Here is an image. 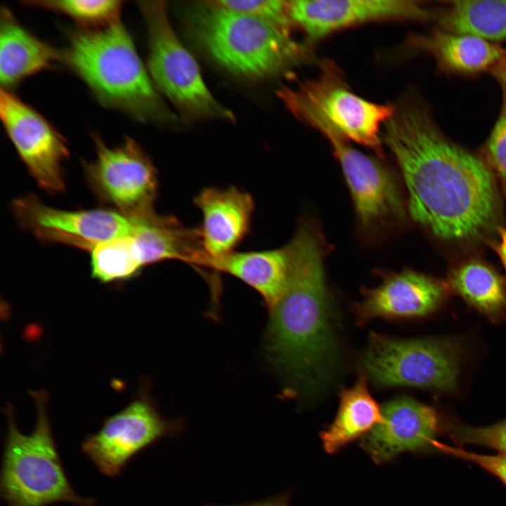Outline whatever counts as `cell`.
<instances>
[{
	"label": "cell",
	"mask_w": 506,
	"mask_h": 506,
	"mask_svg": "<svg viewBox=\"0 0 506 506\" xmlns=\"http://www.w3.org/2000/svg\"><path fill=\"white\" fill-rule=\"evenodd\" d=\"M383 138L402 171L412 218L434 236L478 242L500 226L493 174L483 160L449 141L422 104L394 112Z\"/></svg>",
	"instance_id": "6da1fadb"
},
{
	"label": "cell",
	"mask_w": 506,
	"mask_h": 506,
	"mask_svg": "<svg viewBox=\"0 0 506 506\" xmlns=\"http://www.w3.org/2000/svg\"><path fill=\"white\" fill-rule=\"evenodd\" d=\"M289 275L270 309L266 349L275 365L307 391L331 379L337 350L330 320L324 271V243L317 227L301 221L287 245Z\"/></svg>",
	"instance_id": "7a4b0ae2"
},
{
	"label": "cell",
	"mask_w": 506,
	"mask_h": 506,
	"mask_svg": "<svg viewBox=\"0 0 506 506\" xmlns=\"http://www.w3.org/2000/svg\"><path fill=\"white\" fill-rule=\"evenodd\" d=\"M58 52V61L84 83L103 106L143 123L176 119L121 20L100 28L74 30Z\"/></svg>",
	"instance_id": "3957f363"
},
{
	"label": "cell",
	"mask_w": 506,
	"mask_h": 506,
	"mask_svg": "<svg viewBox=\"0 0 506 506\" xmlns=\"http://www.w3.org/2000/svg\"><path fill=\"white\" fill-rule=\"evenodd\" d=\"M184 13L188 30L196 44L236 75L252 79L275 77L307 56L305 46L290 34L214 1L192 4Z\"/></svg>",
	"instance_id": "277c9868"
},
{
	"label": "cell",
	"mask_w": 506,
	"mask_h": 506,
	"mask_svg": "<svg viewBox=\"0 0 506 506\" xmlns=\"http://www.w3.org/2000/svg\"><path fill=\"white\" fill-rule=\"evenodd\" d=\"M36 406L35 425L22 433L14 409H4L6 432L0 472V494L8 506H50L67 502L93 506V498L78 494L61 461L47 412V394L30 391Z\"/></svg>",
	"instance_id": "5b68a950"
},
{
	"label": "cell",
	"mask_w": 506,
	"mask_h": 506,
	"mask_svg": "<svg viewBox=\"0 0 506 506\" xmlns=\"http://www.w3.org/2000/svg\"><path fill=\"white\" fill-rule=\"evenodd\" d=\"M314 79L277 91L286 108L299 119L320 132L331 131L365 145L383 157L379 135L394 109L366 100L351 92L332 66L325 65Z\"/></svg>",
	"instance_id": "8992f818"
},
{
	"label": "cell",
	"mask_w": 506,
	"mask_h": 506,
	"mask_svg": "<svg viewBox=\"0 0 506 506\" xmlns=\"http://www.w3.org/2000/svg\"><path fill=\"white\" fill-rule=\"evenodd\" d=\"M148 37V67L158 91L189 120L233 121V113L210 93L199 66L183 46L169 22L164 1H138Z\"/></svg>",
	"instance_id": "52a82bcc"
},
{
	"label": "cell",
	"mask_w": 506,
	"mask_h": 506,
	"mask_svg": "<svg viewBox=\"0 0 506 506\" xmlns=\"http://www.w3.org/2000/svg\"><path fill=\"white\" fill-rule=\"evenodd\" d=\"M459 349L450 339H397L372 334L363 365L377 384L455 389Z\"/></svg>",
	"instance_id": "ba28073f"
},
{
	"label": "cell",
	"mask_w": 506,
	"mask_h": 506,
	"mask_svg": "<svg viewBox=\"0 0 506 506\" xmlns=\"http://www.w3.org/2000/svg\"><path fill=\"white\" fill-rule=\"evenodd\" d=\"M96 158L84 162L86 180L103 202L135 217L153 209L158 188L157 172L150 157L132 138L108 146L93 134Z\"/></svg>",
	"instance_id": "9c48e42d"
},
{
	"label": "cell",
	"mask_w": 506,
	"mask_h": 506,
	"mask_svg": "<svg viewBox=\"0 0 506 506\" xmlns=\"http://www.w3.org/2000/svg\"><path fill=\"white\" fill-rule=\"evenodd\" d=\"M181 427L179 421L162 416L141 390L122 410L106 417L98 431L87 435L81 448L101 474L115 477L138 453L176 436Z\"/></svg>",
	"instance_id": "30bf717a"
},
{
	"label": "cell",
	"mask_w": 506,
	"mask_h": 506,
	"mask_svg": "<svg viewBox=\"0 0 506 506\" xmlns=\"http://www.w3.org/2000/svg\"><path fill=\"white\" fill-rule=\"evenodd\" d=\"M13 213L39 240L90 252L98 244L133 234L134 221L114 209L64 210L45 205L34 195L12 202Z\"/></svg>",
	"instance_id": "8fae6325"
},
{
	"label": "cell",
	"mask_w": 506,
	"mask_h": 506,
	"mask_svg": "<svg viewBox=\"0 0 506 506\" xmlns=\"http://www.w3.org/2000/svg\"><path fill=\"white\" fill-rule=\"evenodd\" d=\"M0 117L7 136L38 185L51 193L63 191V164L69 150L63 136L10 90L1 89Z\"/></svg>",
	"instance_id": "7c38bea8"
},
{
	"label": "cell",
	"mask_w": 506,
	"mask_h": 506,
	"mask_svg": "<svg viewBox=\"0 0 506 506\" xmlns=\"http://www.w3.org/2000/svg\"><path fill=\"white\" fill-rule=\"evenodd\" d=\"M322 134L330 143L341 165L361 224L371 228L403 220L406 213L402 197L389 170L349 145L339 134L330 131Z\"/></svg>",
	"instance_id": "4fadbf2b"
},
{
	"label": "cell",
	"mask_w": 506,
	"mask_h": 506,
	"mask_svg": "<svg viewBox=\"0 0 506 506\" xmlns=\"http://www.w3.org/2000/svg\"><path fill=\"white\" fill-rule=\"evenodd\" d=\"M441 427L433 408L400 397L384 405L380 422L361 439L360 446L376 464H384L403 453L433 450Z\"/></svg>",
	"instance_id": "5bb4252c"
},
{
	"label": "cell",
	"mask_w": 506,
	"mask_h": 506,
	"mask_svg": "<svg viewBox=\"0 0 506 506\" xmlns=\"http://www.w3.org/2000/svg\"><path fill=\"white\" fill-rule=\"evenodd\" d=\"M288 5L294 25L304 30L309 42L361 23L429 16L420 3L407 0H297Z\"/></svg>",
	"instance_id": "9a60e30c"
},
{
	"label": "cell",
	"mask_w": 506,
	"mask_h": 506,
	"mask_svg": "<svg viewBox=\"0 0 506 506\" xmlns=\"http://www.w3.org/2000/svg\"><path fill=\"white\" fill-rule=\"evenodd\" d=\"M449 290L446 282L405 270L387 276L379 285L365 290L356 311L361 321L375 317L424 316L443 304Z\"/></svg>",
	"instance_id": "2e32d148"
},
{
	"label": "cell",
	"mask_w": 506,
	"mask_h": 506,
	"mask_svg": "<svg viewBox=\"0 0 506 506\" xmlns=\"http://www.w3.org/2000/svg\"><path fill=\"white\" fill-rule=\"evenodd\" d=\"M193 202L202 216L199 228L206 256L218 259L234 252L250 231L254 210L251 195L235 187H209Z\"/></svg>",
	"instance_id": "e0dca14e"
},
{
	"label": "cell",
	"mask_w": 506,
	"mask_h": 506,
	"mask_svg": "<svg viewBox=\"0 0 506 506\" xmlns=\"http://www.w3.org/2000/svg\"><path fill=\"white\" fill-rule=\"evenodd\" d=\"M59 52L21 25L6 7L0 11L1 89L9 90L58 61Z\"/></svg>",
	"instance_id": "ac0fdd59"
},
{
	"label": "cell",
	"mask_w": 506,
	"mask_h": 506,
	"mask_svg": "<svg viewBox=\"0 0 506 506\" xmlns=\"http://www.w3.org/2000/svg\"><path fill=\"white\" fill-rule=\"evenodd\" d=\"M204 268L230 274L254 288L271 309L283 294L290 270V254L281 248L234 252L218 259L205 258Z\"/></svg>",
	"instance_id": "d6986e66"
},
{
	"label": "cell",
	"mask_w": 506,
	"mask_h": 506,
	"mask_svg": "<svg viewBox=\"0 0 506 506\" xmlns=\"http://www.w3.org/2000/svg\"><path fill=\"white\" fill-rule=\"evenodd\" d=\"M382 419V411L370 394L365 377L350 389H342L332 422L320 432L324 450L334 454L366 435Z\"/></svg>",
	"instance_id": "ffe728a7"
},
{
	"label": "cell",
	"mask_w": 506,
	"mask_h": 506,
	"mask_svg": "<svg viewBox=\"0 0 506 506\" xmlns=\"http://www.w3.org/2000/svg\"><path fill=\"white\" fill-rule=\"evenodd\" d=\"M449 290L470 306L496 323L506 316V287L502 278L490 265L469 259L450 269L446 282Z\"/></svg>",
	"instance_id": "44dd1931"
},
{
	"label": "cell",
	"mask_w": 506,
	"mask_h": 506,
	"mask_svg": "<svg viewBox=\"0 0 506 506\" xmlns=\"http://www.w3.org/2000/svg\"><path fill=\"white\" fill-rule=\"evenodd\" d=\"M412 41L446 67L462 73H476L496 65L505 54L491 42L443 30L415 37Z\"/></svg>",
	"instance_id": "7402d4cb"
},
{
	"label": "cell",
	"mask_w": 506,
	"mask_h": 506,
	"mask_svg": "<svg viewBox=\"0 0 506 506\" xmlns=\"http://www.w3.org/2000/svg\"><path fill=\"white\" fill-rule=\"evenodd\" d=\"M442 30L488 42L506 39V0H459L439 13Z\"/></svg>",
	"instance_id": "603a6c76"
},
{
	"label": "cell",
	"mask_w": 506,
	"mask_h": 506,
	"mask_svg": "<svg viewBox=\"0 0 506 506\" xmlns=\"http://www.w3.org/2000/svg\"><path fill=\"white\" fill-rule=\"evenodd\" d=\"M89 252L91 276L102 283L128 280L144 266L131 235L100 242Z\"/></svg>",
	"instance_id": "cb8c5ba5"
},
{
	"label": "cell",
	"mask_w": 506,
	"mask_h": 506,
	"mask_svg": "<svg viewBox=\"0 0 506 506\" xmlns=\"http://www.w3.org/2000/svg\"><path fill=\"white\" fill-rule=\"evenodd\" d=\"M23 4L66 15L81 28L96 29L120 20L121 0H26Z\"/></svg>",
	"instance_id": "d4e9b609"
},
{
	"label": "cell",
	"mask_w": 506,
	"mask_h": 506,
	"mask_svg": "<svg viewBox=\"0 0 506 506\" xmlns=\"http://www.w3.org/2000/svg\"><path fill=\"white\" fill-rule=\"evenodd\" d=\"M227 9L259 19L290 34L294 25L290 14L288 1L278 0H223L214 1Z\"/></svg>",
	"instance_id": "484cf974"
},
{
	"label": "cell",
	"mask_w": 506,
	"mask_h": 506,
	"mask_svg": "<svg viewBox=\"0 0 506 506\" xmlns=\"http://www.w3.org/2000/svg\"><path fill=\"white\" fill-rule=\"evenodd\" d=\"M442 427L458 446L464 444L479 445L506 454V420L486 427H472L451 421L446 422Z\"/></svg>",
	"instance_id": "4316f807"
},
{
	"label": "cell",
	"mask_w": 506,
	"mask_h": 506,
	"mask_svg": "<svg viewBox=\"0 0 506 506\" xmlns=\"http://www.w3.org/2000/svg\"><path fill=\"white\" fill-rule=\"evenodd\" d=\"M484 162L506 193V94L500 113L484 149Z\"/></svg>",
	"instance_id": "83f0119b"
},
{
	"label": "cell",
	"mask_w": 506,
	"mask_h": 506,
	"mask_svg": "<svg viewBox=\"0 0 506 506\" xmlns=\"http://www.w3.org/2000/svg\"><path fill=\"white\" fill-rule=\"evenodd\" d=\"M432 448L444 454L472 462L499 478L506 485V454L483 455L467 451L460 446H448L437 440Z\"/></svg>",
	"instance_id": "f1b7e54d"
},
{
	"label": "cell",
	"mask_w": 506,
	"mask_h": 506,
	"mask_svg": "<svg viewBox=\"0 0 506 506\" xmlns=\"http://www.w3.org/2000/svg\"><path fill=\"white\" fill-rule=\"evenodd\" d=\"M289 498V495L284 494L261 501L229 506H291Z\"/></svg>",
	"instance_id": "f546056e"
},
{
	"label": "cell",
	"mask_w": 506,
	"mask_h": 506,
	"mask_svg": "<svg viewBox=\"0 0 506 506\" xmlns=\"http://www.w3.org/2000/svg\"><path fill=\"white\" fill-rule=\"evenodd\" d=\"M496 231L499 235V241L493 244V247L498 254L506 273V228L498 226Z\"/></svg>",
	"instance_id": "4dcf8cb0"
},
{
	"label": "cell",
	"mask_w": 506,
	"mask_h": 506,
	"mask_svg": "<svg viewBox=\"0 0 506 506\" xmlns=\"http://www.w3.org/2000/svg\"><path fill=\"white\" fill-rule=\"evenodd\" d=\"M495 75L503 87L506 94V58H503L494 70Z\"/></svg>",
	"instance_id": "1f68e13d"
}]
</instances>
